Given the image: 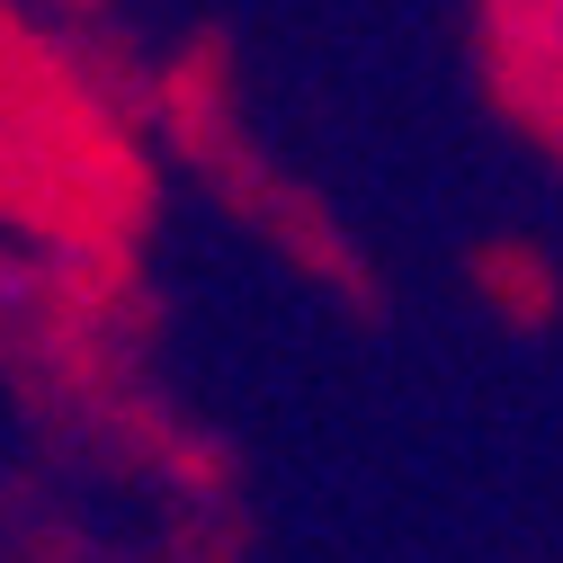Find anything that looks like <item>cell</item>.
I'll use <instances>...</instances> for the list:
<instances>
[{
  "mask_svg": "<svg viewBox=\"0 0 563 563\" xmlns=\"http://www.w3.org/2000/svg\"><path fill=\"white\" fill-rule=\"evenodd\" d=\"M528 19H537V45H545V63L563 73V0H528Z\"/></svg>",
  "mask_w": 563,
  "mask_h": 563,
  "instance_id": "obj_1",
  "label": "cell"
}]
</instances>
